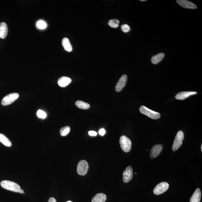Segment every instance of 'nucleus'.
Listing matches in <instances>:
<instances>
[{
  "mask_svg": "<svg viewBox=\"0 0 202 202\" xmlns=\"http://www.w3.org/2000/svg\"><path fill=\"white\" fill-rule=\"evenodd\" d=\"M1 185L3 188L15 192H19L21 190L20 186L15 182L5 180L1 182Z\"/></svg>",
  "mask_w": 202,
  "mask_h": 202,
  "instance_id": "1",
  "label": "nucleus"
},
{
  "mask_svg": "<svg viewBox=\"0 0 202 202\" xmlns=\"http://www.w3.org/2000/svg\"><path fill=\"white\" fill-rule=\"evenodd\" d=\"M140 111L142 114L146 115L152 119H158L161 116L160 113L151 110L144 106H141L140 107Z\"/></svg>",
  "mask_w": 202,
  "mask_h": 202,
  "instance_id": "2",
  "label": "nucleus"
},
{
  "mask_svg": "<svg viewBox=\"0 0 202 202\" xmlns=\"http://www.w3.org/2000/svg\"><path fill=\"white\" fill-rule=\"evenodd\" d=\"M120 147L124 152H128L130 151L132 143L128 137L125 136H121L120 138Z\"/></svg>",
  "mask_w": 202,
  "mask_h": 202,
  "instance_id": "3",
  "label": "nucleus"
},
{
  "mask_svg": "<svg viewBox=\"0 0 202 202\" xmlns=\"http://www.w3.org/2000/svg\"><path fill=\"white\" fill-rule=\"evenodd\" d=\"M184 138V133L182 131H179L177 133L172 146L173 151H176L183 144V141Z\"/></svg>",
  "mask_w": 202,
  "mask_h": 202,
  "instance_id": "4",
  "label": "nucleus"
},
{
  "mask_svg": "<svg viewBox=\"0 0 202 202\" xmlns=\"http://www.w3.org/2000/svg\"><path fill=\"white\" fill-rule=\"evenodd\" d=\"M19 94L12 93L9 94L3 97L1 101L2 105L4 106H7L11 104L17 100L19 97Z\"/></svg>",
  "mask_w": 202,
  "mask_h": 202,
  "instance_id": "5",
  "label": "nucleus"
},
{
  "mask_svg": "<svg viewBox=\"0 0 202 202\" xmlns=\"http://www.w3.org/2000/svg\"><path fill=\"white\" fill-rule=\"evenodd\" d=\"M88 168L89 166L86 161L83 160L80 161L77 166V173L81 176H84L87 173Z\"/></svg>",
  "mask_w": 202,
  "mask_h": 202,
  "instance_id": "6",
  "label": "nucleus"
},
{
  "mask_svg": "<svg viewBox=\"0 0 202 202\" xmlns=\"http://www.w3.org/2000/svg\"><path fill=\"white\" fill-rule=\"evenodd\" d=\"M169 187V184L167 182H161L154 188V194L156 195L162 194L168 190Z\"/></svg>",
  "mask_w": 202,
  "mask_h": 202,
  "instance_id": "7",
  "label": "nucleus"
},
{
  "mask_svg": "<svg viewBox=\"0 0 202 202\" xmlns=\"http://www.w3.org/2000/svg\"><path fill=\"white\" fill-rule=\"evenodd\" d=\"M133 177V171L132 166H128L124 171L123 173V180L125 183H127L132 179Z\"/></svg>",
  "mask_w": 202,
  "mask_h": 202,
  "instance_id": "8",
  "label": "nucleus"
},
{
  "mask_svg": "<svg viewBox=\"0 0 202 202\" xmlns=\"http://www.w3.org/2000/svg\"><path fill=\"white\" fill-rule=\"evenodd\" d=\"M177 2L182 7L190 9H196L197 8V6L194 3L187 0H177Z\"/></svg>",
  "mask_w": 202,
  "mask_h": 202,
  "instance_id": "9",
  "label": "nucleus"
},
{
  "mask_svg": "<svg viewBox=\"0 0 202 202\" xmlns=\"http://www.w3.org/2000/svg\"><path fill=\"white\" fill-rule=\"evenodd\" d=\"M162 150V146L160 144H157L154 146L151 149L150 152V157L153 159L157 157L161 153Z\"/></svg>",
  "mask_w": 202,
  "mask_h": 202,
  "instance_id": "10",
  "label": "nucleus"
},
{
  "mask_svg": "<svg viewBox=\"0 0 202 202\" xmlns=\"http://www.w3.org/2000/svg\"><path fill=\"white\" fill-rule=\"evenodd\" d=\"M127 80L126 75H124L120 77L116 86V90L117 92H120L124 87Z\"/></svg>",
  "mask_w": 202,
  "mask_h": 202,
  "instance_id": "11",
  "label": "nucleus"
},
{
  "mask_svg": "<svg viewBox=\"0 0 202 202\" xmlns=\"http://www.w3.org/2000/svg\"><path fill=\"white\" fill-rule=\"evenodd\" d=\"M197 93V92L196 91L181 92L177 94L175 98L178 100H183L191 95H195Z\"/></svg>",
  "mask_w": 202,
  "mask_h": 202,
  "instance_id": "12",
  "label": "nucleus"
},
{
  "mask_svg": "<svg viewBox=\"0 0 202 202\" xmlns=\"http://www.w3.org/2000/svg\"><path fill=\"white\" fill-rule=\"evenodd\" d=\"M71 81L72 79L70 78L66 77H62L58 79V84L61 87H65L69 84Z\"/></svg>",
  "mask_w": 202,
  "mask_h": 202,
  "instance_id": "13",
  "label": "nucleus"
},
{
  "mask_svg": "<svg viewBox=\"0 0 202 202\" xmlns=\"http://www.w3.org/2000/svg\"><path fill=\"white\" fill-rule=\"evenodd\" d=\"M8 29L7 26L5 23H0V38L5 39L7 35Z\"/></svg>",
  "mask_w": 202,
  "mask_h": 202,
  "instance_id": "14",
  "label": "nucleus"
},
{
  "mask_svg": "<svg viewBox=\"0 0 202 202\" xmlns=\"http://www.w3.org/2000/svg\"><path fill=\"white\" fill-rule=\"evenodd\" d=\"M201 193L199 188H197L190 199V202H200L201 200Z\"/></svg>",
  "mask_w": 202,
  "mask_h": 202,
  "instance_id": "15",
  "label": "nucleus"
},
{
  "mask_svg": "<svg viewBox=\"0 0 202 202\" xmlns=\"http://www.w3.org/2000/svg\"><path fill=\"white\" fill-rule=\"evenodd\" d=\"M62 44L65 50L67 52H70L72 50V47L70 43L69 40L67 38L63 39Z\"/></svg>",
  "mask_w": 202,
  "mask_h": 202,
  "instance_id": "16",
  "label": "nucleus"
},
{
  "mask_svg": "<svg viewBox=\"0 0 202 202\" xmlns=\"http://www.w3.org/2000/svg\"><path fill=\"white\" fill-rule=\"evenodd\" d=\"M165 56V54L163 53H160L152 57L151 62L153 64L157 65L163 59Z\"/></svg>",
  "mask_w": 202,
  "mask_h": 202,
  "instance_id": "17",
  "label": "nucleus"
},
{
  "mask_svg": "<svg viewBox=\"0 0 202 202\" xmlns=\"http://www.w3.org/2000/svg\"><path fill=\"white\" fill-rule=\"evenodd\" d=\"M106 196L103 193H99L94 196L92 200V202H104L106 200Z\"/></svg>",
  "mask_w": 202,
  "mask_h": 202,
  "instance_id": "18",
  "label": "nucleus"
},
{
  "mask_svg": "<svg viewBox=\"0 0 202 202\" xmlns=\"http://www.w3.org/2000/svg\"><path fill=\"white\" fill-rule=\"evenodd\" d=\"M0 142L5 146L7 147L11 146L12 143L10 140L4 134L0 133Z\"/></svg>",
  "mask_w": 202,
  "mask_h": 202,
  "instance_id": "19",
  "label": "nucleus"
},
{
  "mask_svg": "<svg viewBox=\"0 0 202 202\" xmlns=\"http://www.w3.org/2000/svg\"><path fill=\"white\" fill-rule=\"evenodd\" d=\"M76 106L80 109H88L90 108V105L86 102L78 100L75 103Z\"/></svg>",
  "mask_w": 202,
  "mask_h": 202,
  "instance_id": "20",
  "label": "nucleus"
},
{
  "mask_svg": "<svg viewBox=\"0 0 202 202\" xmlns=\"http://www.w3.org/2000/svg\"><path fill=\"white\" fill-rule=\"evenodd\" d=\"M36 25L37 27L40 29H44L47 27V25L45 21L40 20L37 22Z\"/></svg>",
  "mask_w": 202,
  "mask_h": 202,
  "instance_id": "21",
  "label": "nucleus"
},
{
  "mask_svg": "<svg viewBox=\"0 0 202 202\" xmlns=\"http://www.w3.org/2000/svg\"><path fill=\"white\" fill-rule=\"evenodd\" d=\"M70 128L69 126H65L62 128L60 131V134L61 136H65L67 135L70 132Z\"/></svg>",
  "mask_w": 202,
  "mask_h": 202,
  "instance_id": "22",
  "label": "nucleus"
},
{
  "mask_svg": "<svg viewBox=\"0 0 202 202\" xmlns=\"http://www.w3.org/2000/svg\"><path fill=\"white\" fill-rule=\"evenodd\" d=\"M120 21L117 19H111L109 21V25L111 27L116 28H117L119 25Z\"/></svg>",
  "mask_w": 202,
  "mask_h": 202,
  "instance_id": "23",
  "label": "nucleus"
},
{
  "mask_svg": "<svg viewBox=\"0 0 202 202\" xmlns=\"http://www.w3.org/2000/svg\"><path fill=\"white\" fill-rule=\"evenodd\" d=\"M37 115L39 118L43 119L46 118L47 116V113L41 110H39L37 111Z\"/></svg>",
  "mask_w": 202,
  "mask_h": 202,
  "instance_id": "24",
  "label": "nucleus"
},
{
  "mask_svg": "<svg viewBox=\"0 0 202 202\" xmlns=\"http://www.w3.org/2000/svg\"><path fill=\"white\" fill-rule=\"evenodd\" d=\"M121 29L124 32L127 33L130 31V28L128 25L124 24L121 26Z\"/></svg>",
  "mask_w": 202,
  "mask_h": 202,
  "instance_id": "25",
  "label": "nucleus"
},
{
  "mask_svg": "<svg viewBox=\"0 0 202 202\" xmlns=\"http://www.w3.org/2000/svg\"><path fill=\"white\" fill-rule=\"evenodd\" d=\"M99 133L100 135L103 136L106 133L105 129L104 128L100 129L99 131Z\"/></svg>",
  "mask_w": 202,
  "mask_h": 202,
  "instance_id": "26",
  "label": "nucleus"
},
{
  "mask_svg": "<svg viewBox=\"0 0 202 202\" xmlns=\"http://www.w3.org/2000/svg\"><path fill=\"white\" fill-rule=\"evenodd\" d=\"M89 135L92 136H95L97 135V133L94 131H90L88 132Z\"/></svg>",
  "mask_w": 202,
  "mask_h": 202,
  "instance_id": "27",
  "label": "nucleus"
},
{
  "mask_svg": "<svg viewBox=\"0 0 202 202\" xmlns=\"http://www.w3.org/2000/svg\"><path fill=\"white\" fill-rule=\"evenodd\" d=\"M48 202H57L54 198L51 197L49 198Z\"/></svg>",
  "mask_w": 202,
  "mask_h": 202,
  "instance_id": "28",
  "label": "nucleus"
},
{
  "mask_svg": "<svg viewBox=\"0 0 202 202\" xmlns=\"http://www.w3.org/2000/svg\"><path fill=\"white\" fill-rule=\"evenodd\" d=\"M19 193H20V194H24V192L23 190V189H21L20 191H19Z\"/></svg>",
  "mask_w": 202,
  "mask_h": 202,
  "instance_id": "29",
  "label": "nucleus"
},
{
  "mask_svg": "<svg viewBox=\"0 0 202 202\" xmlns=\"http://www.w3.org/2000/svg\"><path fill=\"white\" fill-rule=\"evenodd\" d=\"M141 1V2L146 1V0H141V1Z\"/></svg>",
  "mask_w": 202,
  "mask_h": 202,
  "instance_id": "30",
  "label": "nucleus"
},
{
  "mask_svg": "<svg viewBox=\"0 0 202 202\" xmlns=\"http://www.w3.org/2000/svg\"><path fill=\"white\" fill-rule=\"evenodd\" d=\"M201 151H202V145H201Z\"/></svg>",
  "mask_w": 202,
  "mask_h": 202,
  "instance_id": "31",
  "label": "nucleus"
},
{
  "mask_svg": "<svg viewBox=\"0 0 202 202\" xmlns=\"http://www.w3.org/2000/svg\"><path fill=\"white\" fill-rule=\"evenodd\" d=\"M67 202H72L71 201H67Z\"/></svg>",
  "mask_w": 202,
  "mask_h": 202,
  "instance_id": "32",
  "label": "nucleus"
}]
</instances>
